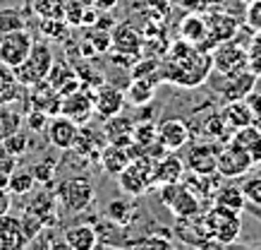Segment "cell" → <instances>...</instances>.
<instances>
[{
	"label": "cell",
	"instance_id": "83f0119b",
	"mask_svg": "<svg viewBox=\"0 0 261 250\" xmlns=\"http://www.w3.org/2000/svg\"><path fill=\"white\" fill-rule=\"evenodd\" d=\"M206 19V29H208V41L211 43H221V41H228L235 36V32H238V22L232 19V17L228 15H211V17H204Z\"/></svg>",
	"mask_w": 261,
	"mask_h": 250
},
{
	"label": "cell",
	"instance_id": "277c9868",
	"mask_svg": "<svg viewBox=\"0 0 261 250\" xmlns=\"http://www.w3.org/2000/svg\"><path fill=\"white\" fill-rule=\"evenodd\" d=\"M153 164H156V159H151L149 154H137V156H132V162L127 164V169L118 176L122 193L129 195V197H139V195L149 193L151 188L156 186Z\"/></svg>",
	"mask_w": 261,
	"mask_h": 250
},
{
	"label": "cell",
	"instance_id": "7a4b0ae2",
	"mask_svg": "<svg viewBox=\"0 0 261 250\" xmlns=\"http://www.w3.org/2000/svg\"><path fill=\"white\" fill-rule=\"evenodd\" d=\"M60 210L65 214H82L87 212L96 200V186L89 176H70L60 180L53 190Z\"/></svg>",
	"mask_w": 261,
	"mask_h": 250
},
{
	"label": "cell",
	"instance_id": "f6af8a7d",
	"mask_svg": "<svg viewBox=\"0 0 261 250\" xmlns=\"http://www.w3.org/2000/svg\"><path fill=\"white\" fill-rule=\"evenodd\" d=\"M17 166H19V159L12 156V154H8L5 149H0V186L8 188V180H10V176L15 173Z\"/></svg>",
	"mask_w": 261,
	"mask_h": 250
},
{
	"label": "cell",
	"instance_id": "7dc6e473",
	"mask_svg": "<svg viewBox=\"0 0 261 250\" xmlns=\"http://www.w3.org/2000/svg\"><path fill=\"white\" fill-rule=\"evenodd\" d=\"M247 53H249V70L261 75V32H259V36L254 39L252 51H247Z\"/></svg>",
	"mask_w": 261,
	"mask_h": 250
},
{
	"label": "cell",
	"instance_id": "9a60e30c",
	"mask_svg": "<svg viewBox=\"0 0 261 250\" xmlns=\"http://www.w3.org/2000/svg\"><path fill=\"white\" fill-rule=\"evenodd\" d=\"M221 147L204 142V145H192L185 154V169L194 173H216V159H218Z\"/></svg>",
	"mask_w": 261,
	"mask_h": 250
},
{
	"label": "cell",
	"instance_id": "5bb4252c",
	"mask_svg": "<svg viewBox=\"0 0 261 250\" xmlns=\"http://www.w3.org/2000/svg\"><path fill=\"white\" fill-rule=\"evenodd\" d=\"M125 104H127V97L122 89H115L111 84H101L94 92V113H98L103 121L111 118V116L122 113Z\"/></svg>",
	"mask_w": 261,
	"mask_h": 250
},
{
	"label": "cell",
	"instance_id": "f1b7e54d",
	"mask_svg": "<svg viewBox=\"0 0 261 250\" xmlns=\"http://www.w3.org/2000/svg\"><path fill=\"white\" fill-rule=\"evenodd\" d=\"M221 116H223V121H225V125H228L230 130L252 125V121H254V113L249 111V106H247L245 99H240V101H228V104L223 106Z\"/></svg>",
	"mask_w": 261,
	"mask_h": 250
},
{
	"label": "cell",
	"instance_id": "9c48e42d",
	"mask_svg": "<svg viewBox=\"0 0 261 250\" xmlns=\"http://www.w3.org/2000/svg\"><path fill=\"white\" fill-rule=\"evenodd\" d=\"M34 46V36L29 29L22 32H10L0 36V63L8 67H17L24 58L29 56V51Z\"/></svg>",
	"mask_w": 261,
	"mask_h": 250
},
{
	"label": "cell",
	"instance_id": "ee69618b",
	"mask_svg": "<svg viewBox=\"0 0 261 250\" xmlns=\"http://www.w3.org/2000/svg\"><path fill=\"white\" fill-rule=\"evenodd\" d=\"M48 113L39 111V108H29V111L24 113V128L29 130V132H36V130H46L48 125Z\"/></svg>",
	"mask_w": 261,
	"mask_h": 250
},
{
	"label": "cell",
	"instance_id": "ffe728a7",
	"mask_svg": "<svg viewBox=\"0 0 261 250\" xmlns=\"http://www.w3.org/2000/svg\"><path fill=\"white\" fill-rule=\"evenodd\" d=\"M185 159L177 156L175 152H166L161 159H156L153 164V178H156V186L163 183H177L185 176Z\"/></svg>",
	"mask_w": 261,
	"mask_h": 250
},
{
	"label": "cell",
	"instance_id": "f907efd6",
	"mask_svg": "<svg viewBox=\"0 0 261 250\" xmlns=\"http://www.w3.org/2000/svg\"><path fill=\"white\" fill-rule=\"evenodd\" d=\"M10 207H12V193L5 186H0V217L8 214Z\"/></svg>",
	"mask_w": 261,
	"mask_h": 250
},
{
	"label": "cell",
	"instance_id": "681fc988",
	"mask_svg": "<svg viewBox=\"0 0 261 250\" xmlns=\"http://www.w3.org/2000/svg\"><path fill=\"white\" fill-rule=\"evenodd\" d=\"M245 101H247V106H249V111L254 113V118H261V92H249L245 97Z\"/></svg>",
	"mask_w": 261,
	"mask_h": 250
},
{
	"label": "cell",
	"instance_id": "6da1fadb",
	"mask_svg": "<svg viewBox=\"0 0 261 250\" xmlns=\"http://www.w3.org/2000/svg\"><path fill=\"white\" fill-rule=\"evenodd\" d=\"M211 73V56L190 41H177L170 46V56L161 65V77L182 87H197Z\"/></svg>",
	"mask_w": 261,
	"mask_h": 250
},
{
	"label": "cell",
	"instance_id": "f35d334b",
	"mask_svg": "<svg viewBox=\"0 0 261 250\" xmlns=\"http://www.w3.org/2000/svg\"><path fill=\"white\" fill-rule=\"evenodd\" d=\"M22 29H27V17L22 15V10L17 8L0 10V36L10 32H22Z\"/></svg>",
	"mask_w": 261,
	"mask_h": 250
},
{
	"label": "cell",
	"instance_id": "ac0fdd59",
	"mask_svg": "<svg viewBox=\"0 0 261 250\" xmlns=\"http://www.w3.org/2000/svg\"><path fill=\"white\" fill-rule=\"evenodd\" d=\"M27 212H32L43 221L46 229H53L58 221V200L56 193L50 190H39L32 195V200L27 202Z\"/></svg>",
	"mask_w": 261,
	"mask_h": 250
},
{
	"label": "cell",
	"instance_id": "1f68e13d",
	"mask_svg": "<svg viewBox=\"0 0 261 250\" xmlns=\"http://www.w3.org/2000/svg\"><path fill=\"white\" fill-rule=\"evenodd\" d=\"M214 204H221V207H228V210H235L242 214V210L247 207V197L242 193L240 186H218V190L214 193Z\"/></svg>",
	"mask_w": 261,
	"mask_h": 250
},
{
	"label": "cell",
	"instance_id": "7c38bea8",
	"mask_svg": "<svg viewBox=\"0 0 261 250\" xmlns=\"http://www.w3.org/2000/svg\"><path fill=\"white\" fill-rule=\"evenodd\" d=\"M77 132H80V125L63 116V113H56L48 118V125H46V138L48 142L60 149V152H70L74 147V140H77Z\"/></svg>",
	"mask_w": 261,
	"mask_h": 250
},
{
	"label": "cell",
	"instance_id": "e575fe53",
	"mask_svg": "<svg viewBox=\"0 0 261 250\" xmlns=\"http://www.w3.org/2000/svg\"><path fill=\"white\" fill-rule=\"evenodd\" d=\"M106 217L111 219V221H115V224L120 226H129L132 221H135L137 217V207H135V202H129V200H113L108 202V207H106Z\"/></svg>",
	"mask_w": 261,
	"mask_h": 250
},
{
	"label": "cell",
	"instance_id": "60d3db41",
	"mask_svg": "<svg viewBox=\"0 0 261 250\" xmlns=\"http://www.w3.org/2000/svg\"><path fill=\"white\" fill-rule=\"evenodd\" d=\"M19 224H22V234L24 238H27V245H32V241L36 238L39 234H43V221H41L36 214H32V212H27L24 210V214L19 217Z\"/></svg>",
	"mask_w": 261,
	"mask_h": 250
},
{
	"label": "cell",
	"instance_id": "e0dca14e",
	"mask_svg": "<svg viewBox=\"0 0 261 250\" xmlns=\"http://www.w3.org/2000/svg\"><path fill=\"white\" fill-rule=\"evenodd\" d=\"M225 84H223L218 92H221L223 101L228 104V101H240V99H245L249 92L254 89V84H256V80H259V75L254 73V70H242V73L238 75H230V77H225Z\"/></svg>",
	"mask_w": 261,
	"mask_h": 250
},
{
	"label": "cell",
	"instance_id": "4316f807",
	"mask_svg": "<svg viewBox=\"0 0 261 250\" xmlns=\"http://www.w3.org/2000/svg\"><path fill=\"white\" fill-rule=\"evenodd\" d=\"M24 92L27 87L17 80L15 70L0 63V104H19L22 99H27Z\"/></svg>",
	"mask_w": 261,
	"mask_h": 250
},
{
	"label": "cell",
	"instance_id": "ab89813d",
	"mask_svg": "<svg viewBox=\"0 0 261 250\" xmlns=\"http://www.w3.org/2000/svg\"><path fill=\"white\" fill-rule=\"evenodd\" d=\"M29 171L34 173L36 183H41V186H50L53 178H56V173H58V162L53 159V156H43V159H39Z\"/></svg>",
	"mask_w": 261,
	"mask_h": 250
},
{
	"label": "cell",
	"instance_id": "8992f818",
	"mask_svg": "<svg viewBox=\"0 0 261 250\" xmlns=\"http://www.w3.org/2000/svg\"><path fill=\"white\" fill-rule=\"evenodd\" d=\"M159 200L166 210H170V214H175V219L199 214L201 207H204V202L182 186V180H177V183H163L159 190Z\"/></svg>",
	"mask_w": 261,
	"mask_h": 250
},
{
	"label": "cell",
	"instance_id": "7bdbcfd3",
	"mask_svg": "<svg viewBox=\"0 0 261 250\" xmlns=\"http://www.w3.org/2000/svg\"><path fill=\"white\" fill-rule=\"evenodd\" d=\"M70 32V25L65 17H53V19H41V34L48 36V39H65Z\"/></svg>",
	"mask_w": 261,
	"mask_h": 250
},
{
	"label": "cell",
	"instance_id": "5b68a950",
	"mask_svg": "<svg viewBox=\"0 0 261 250\" xmlns=\"http://www.w3.org/2000/svg\"><path fill=\"white\" fill-rule=\"evenodd\" d=\"M53 63H56V60H53V51H50V46L43 43V41H39V43L34 41L29 56L24 58L17 67H12V70H15L17 80L29 89V87H34V84H39V82L46 80L48 73H50V67H53Z\"/></svg>",
	"mask_w": 261,
	"mask_h": 250
},
{
	"label": "cell",
	"instance_id": "484cf974",
	"mask_svg": "<svg viewBox=\"0 0 261 250\" xmlns=\"http://www.w3.org/2000/svg\"><path fill=\"white\" fill-rule=\"evenodd\" d=\"M144 39L135 32V27L120 25L115 32L111 34V46L118 51L120 56H139Z\"/></svg>",
	"mask_w": 261,
	"mask_h": 250
},
{
	"label": "cell",
	"instance_id": "d6a6232c",
	"mask_svg": "<svg viewBox=\"0 0 261 250\" xmlns=\"http://www.w3.org/2000/svg\"><path fill=\"white\" fill-rule=\"evenodd\" d=\"M19 128H24V113L17 104H0V142Z\"/></svg>",
	"mask_w": 261,
	"mask_h": 250
},
{
	"label": "cell",
	"instance_id": "30bf717a",
	"mask_svg": "<svg viewBox=\"0 0 261 250\" xmlns=\"http://www.w3.org/2000/svg\"><path fill=\"white\" fill-rule=\"evenodd\" d=\"M63 116L72 118L77 125L91 121L94 116V92H89L87 84H82L77 92H72L67 97H60V111Z\"/></svg>",
	"mask_w": 261,
	"mask_h": 250
},
{
	"label": "cell",
	"instance_id": "44dd1931",
	"mask_svg": "<svg viewBox=\"0 0 261 250\" xmlns=\"http://www.w3.org/2000/svg\"><path fill=\"white\" fill-rule=\"evenodd\" d=\"M46 80L50 82V87L56 89L60 97H67V94H72V92H77L82 87V80H80V75H77V70H72L67 63H58V65L53 63Z\"/></svg>",
	"mask_w": 261,
	"mask_h": 250
},
{
	"label": "cell",
	"instance_id": "c3c4849f",
	"mask_svg": "<svg viewBox=\"0 0 261 250\" xmlns=\"http://www.w3.org/2000/svg\"><path fill=\"white\" fill-rule=\"evenodd\" d=\"M247 22H249L256 32H261V0H254L252 5H249V10H247Z\"/></svg>",
	"mask_w": 261,
	"mask_h": 250
},
{
	"label": "cell",
	"instance_id": "b9f144b4",
	"mask_svg": "<svg viewBox=\"0 0 261 250\" xmlns=\"http://www.w3.org/2000/svg\"><path fill=\"white\" fill-rule=\"evenodd\" d=\"M34 10L41 19H53L65 15V0H34Z\"/></svg>",
	"mask_w": 261,
	"mask_h": 250
},
{
	"label": "cell",
	"instance_id": "2e32d148",
	"mask_svg": "<svg viewBox=\"0 0 261 250\" xmlns=\"http://www.w3.org/2000/svg\"><path fill=\"white\" fill-rule=\"evenodd\" d=\"M190 138V125L180 118H166L163 123H159V140L166 145L168 152H177L187 147Z\"/></svg>",
	"mask_w": 261,
	"mask_h": 250
},
{
	"label": "cell",
	"instance_id": "4fadbf2b",
	"mask_svg": "<svg viewBox=\"0 0 261 250\" xmlns=\"http://www.w3.org/2000/svg\"><path fill=\"white\" fill-rule=\"evenodd\" d=\"M108 145V140H106V132L101 130L91 128L89 123L80 125V132H77V140H74V147H72L70 152H74L80 159H91V162H98V154L101 149Z\"/></svg>",
	"mask_w": 261,
	"mask_h": 250
},
{
	"label": "cell",
	"instance_id": "8d00e7d4",
	"mask_svg": "<svg viewBox=\"0 0 261 250\" xmlns=\"http://www.w3.org/2000/svg\"><path fill=\"white\" fill-rule=\"evenodd\" d=\"M0 149H5L8 154L17 156V159H22L24 154L32 149V135H29V130L19 128L17 132H12L10 138H5L0 142Z\"/></svg>",
	"mask_w": 261,
	"mask_h": 250
},
{
	"label": "cell",
	"instance_id": "d590c367",
	"mask_svg": "<svg viewBox=\"0 0 261 250\" xmlns=\"http://www.w3.org/2000/svg\"><path fill=\"white\" fill-rule=\"evenodd\" d=\"M34 188H36L34 173L29 169H19V166H17L15 173H12L8 180V190L15 195V197H27V195L34 193Z\"/></svg>",
	"mask_w": 261,
	"mask_h": 250
},
{
	"label": "cell",
	"instance_id": "7402d4cb",
	"mask_svg": "<svg viewBox=\"0 0 261 250\" xmlns=\"http://www.w3.org/2000/svg\"><path fill=\"white\" fill-rule=\"evenodd\" d=\"M29 92H32V97H27V99H29L32 108H39V111L48 113V116H56V113L60 111V94L50 87L48 80L29 87Z\"/></svg>",
	"mask_w": 261,
	"mask_h": 250
},
{
	"label": "cell",
	"instance_id": "74e56055",
	"mask_svg": "<svg viewBox=\"0 0 261 250\" xmlns=\"http://www.w3.org/2000/svg\"><path fill=\"white\" fill-rule=\"evenodd\" d=\"M259 140H261V130L252 123V125H245V128L232 130V135H230V145H235V147H240V149H245V152L252 154V149L259 145Z\"/></svg>",
	"mask_w": 261,
	"mask_h": 250
},
{
	"label": "cell",
	"instance_id": "816d5d0a",
	"mask_svg": "<svg viewBox=\"0 0 261 250\" xmlns=\"http://www.w3.org/2000/svg\"><path fill=\"white\" fill-rule=\"evenodd\" d=\"M252 162H254V166H261V140H259V145L252 149Z\"/></svg>",
	"mask_w": 261,
	"mask_h": 250
},
{
	"label": "cell",
	"instance_id": "cb8c5ba5",
	"mask_svg": "<svg viewBox=\"0 0 261 250\" xmlns=\"http://www.w3.org/2000/svg\"><path fill=\"white\" fill-rule=\"evenodd\" d=\"M63 238L67 248L72 250H91L98 245V236H96L94 224H72L63 231Z\"/></svg>",
	"mask_w": 261,
	"mask_h": 250
},
{
	"label": "cell",
	"instance_id": "ba28073f",
	"mask_svg": "<svg viewBox=\"0 0 261 250\" xmlns=\"http://www.w3.org/2000/svg\"><path fill=\"white\" fill-rule=\"evenodd\" d=\"M254 166L252 154L240 149L235 145H228L218 149V159H216V173L228 180V178H242L245 173H249V169Z\"/></svg>",
	"mask_w": 261,
	"mask_h": 250
},
{
	"label": "cell",
	"instance_id": "8fae6325",
	"mask_svg": "<svg viewBox=\"0 0 261 250\" xmlns=\"http://www.w3.org/2000/svg\"><path fill=\"white\" fill-rule=\"evenodd\" d=\"M173 234L177 236L182 243L194 245V248H206V245L214 243L208 229H206V221H204V214H201V212H199V214H192V217H177Z\"/></svg>",
	"mask_w": 261,
	"mask_h": 250
},
{
	"label": "cell",
	"instance_id": "d6986e66",
	"mask_svg": "<svg viewBox=\"0 0 261 250\" xmlns=\"http://www.w3.org/2000/svg\"><path fill=\"white\" fill-rule=\"evenodd\" d=\"M132 162V152H129V147L125 145H108L101 149L98 154V164H101V169L108 173V176H120L122 171L127 169V164Z\"/></svg>",
	"mask_w": 261,
	"mask_h": 250
},
{
	"label": "cell",
	"instance_id": "bcb514c9",
	"mask_svg": "<svg viewBox=\"0 0 261 250\" xmlns=\"http://www.w3.org/2000/svg\"><path fill=\"white\" fill-rule=\"evenodd\" d=\"M242 193H245L247 202H254V204H261V176L249 178L245 186H242Z\"/></svg>",
	"mask_w": 261,
	"mask_h": 250
},
{
	"label": "cell",
	"instance_id": "3957f363",
	"mask_svg": "<svg viewBox=\"0 0 261 250\" xmlns=\"http://www.w3.org/2000/svg\"><path fill=\"white\" fill-rule=\"evenodd\" d=\"M201 214H204L206 229H208L211 241L216 245H230V243L238 241L240 234H242V217H240V212L214 204L211 210L201 212Z\"/></svg>",
	"mask_w": 261,
	"mask_h": 250
},
{
	"label": "cell",
	"instance_id": "836d02e7",
	"mask_svg": "<svg viewBox=\"0 0 261 250\" xmlns=\"http://www.w3.org/2000/svg\"><path fill=\"white\" fill-rule=\"evenodd\" d=\"M94 226H96V236H98V245H127L125 226L115 224L111 219H101Z\"/></svg>",
	"mask_w": 261,
	"mask_h": 250
},
{
	"label": "cell",
	"instance_id": "d4e9b609",
	"mask_svg": "<svg viewBox=\"0 0 261 250\" xmlns=\"http://www.w3.org/2000/svg\"><path fill=\"white\" fill-rule=\"evenodd\" d=\"M27 245V238L22 234V224L19 217L12 214H3L0 217V250H19Z\"/></svg>",
	"mask_w": 261,
	"mask_h": 250
},
{
	"label": "cell",
	"instance_id": "603a6c76",
	"mask_svg": "<svg viewBox=\"0 0 261 250\" xmlns=\"http://www.w3.org/2000/svg\"><path fill=\"white\" fill-rule=\"evenodd\" d=\"M103 132H106V140L113 142V145L129 147L132 145V132H135V121L122 116V113L111 116V118H106V123H103Z\"/></svg>",
	"mask_w": 261,
	"mask_h": 250
},
{
	"label": "cell",
	"instance_id": "52a82bcc",
	"mask_svg": "<svg viewBox=\"0 0 261 250\" xmlns=\"http://www.w3.org/2000/svg\"><path fill=\"white\" fill-rule=\"evenodd\" d=\"M247 67H249V53L240 43L228 39L216 46L214 56H211V70L214 73L230 77V75H238L242 70H247Z\"/></svg>",
	"mask_w": 261,
	"mask_h": 250
},
{
	"label": "cell",
	"instance_id": "f546056e",
	"mask_svg": "<svg viewBox=\"0 0 261 250\" xmlns=\"http://www.w3.org/2000/svg\"><path fill=\"white\" fill-rule=\"evenodd\" d=\"M180 36L190 41L194 46L204 51V39H208V29H206V19L201 15H187L180 22Z\"/></svg>",
	"mask_w": 261,
	"mask_h": 250
},
{
	"label": "cell",
	"instance_id": "4dcf8cb0",
	"mask_svg": "<svg viewBox=\"0 0 261 250\" xmlns=\"http://www.w3.org/2000/svg\"><path fill=\"white\" fill-rule=\"evenodd\" d=\"M153 94H156V80H153V77H135L125 97L129 104L146 106L153 101Z\"/></svg>",
	"mask_w": 261,
	"mask_h": 250
}]
</instances>
